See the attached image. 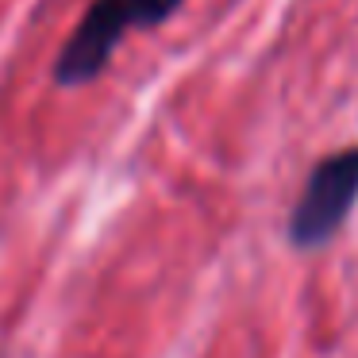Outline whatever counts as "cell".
Returning <instances> with one entry per match:
<instances>
[{
  "label": "cell",
  "mask_w": 358,
  "mask_h": 358,
  "mask_svg": "<svg viewBox=\"0 0 358 358\" xmlns=\"http://www.w3.org/2000/svg\"><path fill=\"white\" fill-rule=\"evenodd\" d=\"M185 0H93L73 35L66 39L55 62V81L62 89H78L96 81L108 70L112 55L120 50L131 27H158L181 8Z\"/></svg>",
  "instance_id": "cell-1"
},
{
  "label": "cell",
  "mask_w": 358,
  "mask_h": 358,
  "mask_svg": "<svg viewBox=\"0 0 358 358\" xmlns=\"http://www.w3.org/2000/svg\"><path fill=\"white\" fill-rule=\"evenodd\" d=\"M358 204V147H343L320 158L304 181L296 204L289 208V247L293 250H320L343 231Z\"/></svg>",
  "instance_id": "cell-2"
}]
</instances>
